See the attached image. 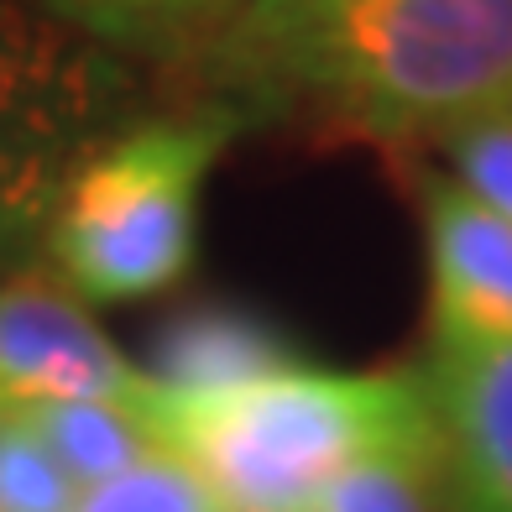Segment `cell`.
I'll return each instance as SVG.
<instances>
[{
  "label": "cell",
  "instance_id": "2",
  "mask_svg": "<svg viewBox=\"0 0 512 512\" xmlns=\"http://www.w3.org/2000/svg\"><path fill=\"white\" fill-rule=\"evenodd\" d=\"M152 429L209 486L220 512H314L356 465L439 455L418 371L293 366L209 403L157 392Z\"/></svg>",
  "mask_w": 512,
  "mask_h": 512
},
{
  "label": "cell",
  "instance_id": "1",
  "mask_svg": "<svg viewBox=\"0 0 512 512\" xmlns=\"http://www.w3.org/2000/svg\"><path fill=\"white\" fill-rule=\"evenodd\" d=\"M241 121L413 142L512 110V0H246L189 58Z\"/></svg>",
  "mask_w": 512,
  "mask_h": 512
},
{
  "label": "cell",
  "instance_id": "13",
  "mask_svg": "<svg viewBox=\"0 0 512 512\" xmlns=\"http://www.w3.org/2000/svg\"><path fill=\"white\" fill-rule=\"evenodd\" d=\"M74 512H220V502L178 455L162 450L100 486H84Z\"/></svg>",
  "mask_w": 512,
  "mask_h": 512
},
{
  "label": "cell",
  "instance_id": "6",
  "mask_svg": "<svg viewBox=\"0 0 512 512\" xmlns=\"http://www.w3.org/2000/svg\"><path fill=\"white\" fill-rule=\"evenodd\" d=\"M418 377L455 512H512V340H434Z\"/></svg>",
  "mask_w": 512,
  "mask_h": 512
},
{
  "label": "cell",
  "instance_id": "3",
  "mask_svg": "<svg viewBox=\"0 0 512 512\" xmlns=\"http://www.w3.org/2000/svg\"><path fill=\"white\" fill-rule=\"evenodd\" d=\"M246 121L225 105L142 115L63 183L48 251L63 288L89 304L168 293L194 267L199 189Z\"/></svg>",
  "mask_w": 512,
  "mask_h": 512
},
{
  "label": "cell",
  "instance_id": "12",
  "mask_svg": "<svg viewBox=\"0 0 512 512\" xmlns=\"http://www.w3.org/2000/svg\"><path fill=\"white\" fill-rule=\"evenodd\" d=\"M79 486L37 439L27 413L0 403V512H74Z\"/></svg>",
  "mask_w": 512,
  "mask_h": 512
},
{
  "label": "cell",
  "instance_id": "8",
  "mask_svg": "<svg viewBox=\"0 0 512 512\" xmlns=\"http://www.w3.org/2000/svg\"><path fill=\"white\" fill-rule=\"evenodd\" d=\"M293 366H304L298 345L267 314L241 304H194L162 324L147 377L173 403H209Z\"/></svg>",
  "mask_w": 512,
  "mask_h": 512
},
{
  "label": "cell",
  "instance_id": "5",
  "mask_svg": "<svg viewBox=\"0 0 512 512\" xmlns=\"http://www.w3.org/2000/svg\"><path fill=\"white\" fill-rule=\"evenodd\" d=\"M0 403H115L152 424L157 387L48 272L0 277Z\"/></svg>",
  "mask_w": 512,
  "mask_h": 512
},
{
  "label": "cell",
  "instance_id": "4",
  "mask_svg": "<svg viewBox=\"0 0 512 512\" xmlns=\"http://www.w3.org/2000/svg\"><path fill=\"white\" fill-rule=\"evenodd\" d=\"M136 79L100 42L53 21L37 0H0V168L74 178L131 126Z\"/></svg>",
  "mask_w": 512,
  "mask_h": 512
},
{
  "label": "cell",
  "instance_id": "11",
  "mask_svg": "<svg viewBox=\"0 0 512 512\" xmlns=\"http://www.w3.org/2000/svg\"><path fill=\"white\" fill-rule=\"evenodd\" d=\"M314 512H455L439 455H382L340 476Z\"/></svg>",
  "mask_w": 512,
  "mask_h": 512
},
{
  "label": "cell",
  "instance_id": "7",
  "mask_svg": "<svg viewBox=\"0 0 512 512\" xmlns=\"http://www.w3.org/2000/svg\"><path fill=\"white\" fill-rule=\"evenodd\" d=\"M434 340H512V225L450 178L424 183Z\"/></svg>",
  "mask_w": 512,
  "mask_h": 512
},
{
  "label": "cell",
  "instance_id": "9",
  "mask_svg": "<svg viewBox=\"0 0 512 512\" xmlns=\"http://www.w3.org/2000/svg\"><path fill=\"white\" fill-rule=\"evenodd\" d=\"M37 6L100 48L189 63L209 37L230 27L246 0H37Z\"/></svg>",
  "mask_w": 512,
  "mask_h": 512
},
{
  "label": "cell",
  "instance_id": "14",
  "mask_svg": "<svg viewBox=\"0 0 512 512\" xmlns=\"http://www.w3.org/2000/svg\"><path fill=\"white\" fill-rule=\"evenodd\" d=\"M445 152L455 168L450 183H460L476 204H486L492 215L512 225V110L481 115V121L450 131Z\"/></svg>",
  "mask_w": 512,
  "mask_h": 512
},
{
  "label": "cell",
  "instance_id": "10",
  "mask_svg": "<svg viewBox=\"0 0 512 512\" xmlns=\"http://www.w3.org/2000/svg\"><path fill=\"white\" fill-rule=\"evenodd\" d=\"M21 413H27V424L37 429V439L53 450V460L68 471V481L79 492L162 455L157 429L142 413L115 408V403H32Z\"/></svg>",
  "mask_w": 512,
  "mask_h": 512
},
{
  "label": "cell",
  "instance_id": "15",
  "mask_svg": "<svg viewBox=\"0 0 512 512\" xmlns=\"http://www.w3.org/2000/svg\"><path fill=\"white\" fill-rule=\"evenodd\" d=\"M58 194H63V178L32 173V168H0V272H11L37 246H48Z\"/></svg>",
  "mask_w": 512,
  "mask_h": 512
}]
</instances>
